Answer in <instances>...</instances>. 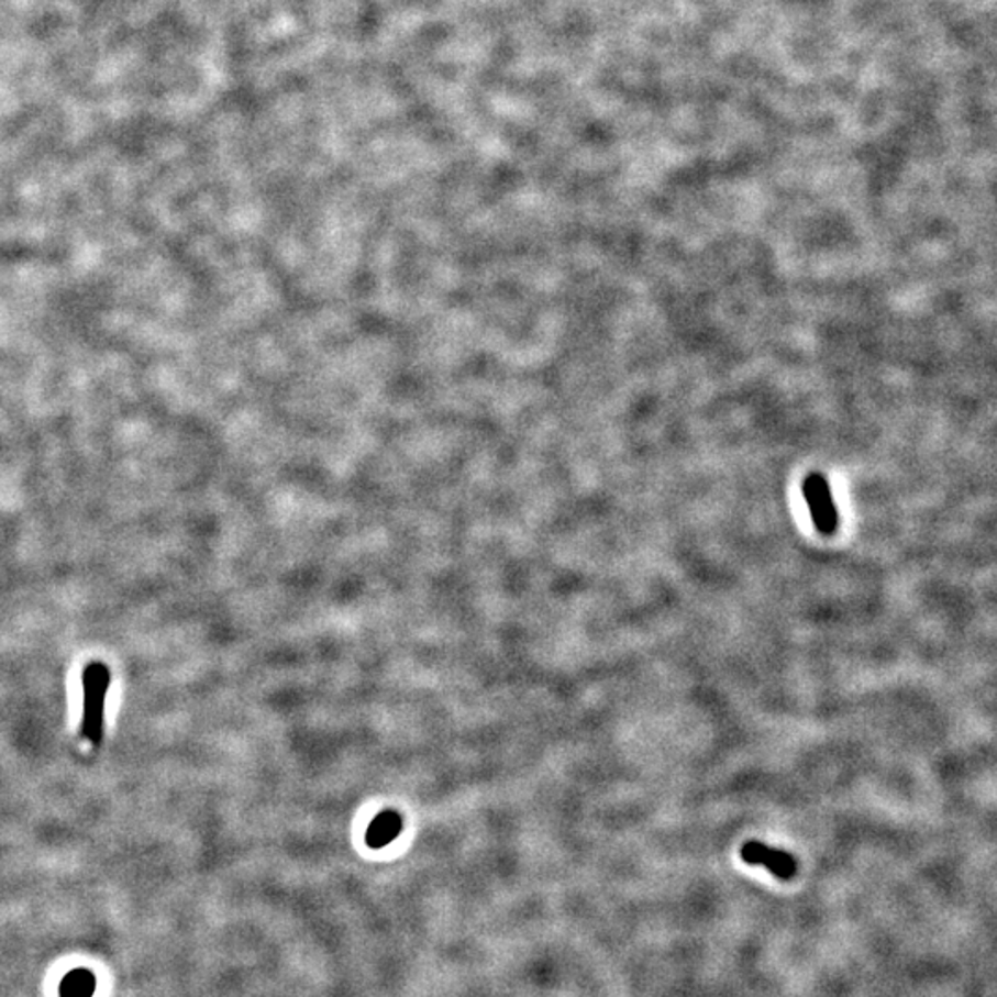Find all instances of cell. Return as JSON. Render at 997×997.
<instances>
[{
    "label": "cell",
    "instance_id": "277c9868",
    "mask_svg": "<svg viewBox=\"0 0 997 997\" xmlns=\"http://www.w3.org/2000/svg\"><path fill=\"white\" fill-rule=\"evenodd\" d=\"M399 831H401V817L396 811H387V813L379 815L374 820V824L369 826L366 841L372 848L387 846L388 842H392L399 835Z\"/></svg>",
    "mask_w": 997,
    "mask_h": 997
},
{
    "label": "cell",
    "instance_id": "7a4b0ae2",
    "mask_svg": "<svg viewBox=\"0 0 997 997\" xmlns=\"http://www.w3.org/2000/svg\"><path fill=\"white\" fill-rule=\"evenodd\" d=\"M801 488H804V499H806L817 531L824 536H831L839 527V513H837L835 501L831 496L830 483L826 480L824 475L811 473L804 480Z\"/></svg>",
    "mask_w": 997,
    "mask_h": 997
},
{
    "label": "cell",
    "instance_id": "5b68a950",
    "mask_svg": "<svg viewBox=\"0 0 997 997\" xmlns=\"http://www.w3.org/2000/svg\"><path fill=\"white\" fill-rule=\"evenodd\" d=\"M97 988V979L92 972L86 968H78L65 975L59 986V996L62 997H92Z\"/></svg>",
    "mask_w": 997,
    "mask_h": 997
},
{
    "label": "cell",
    "instance_id": "6da1fadb",
    "mask_svg": "<svg viewBox=\"0 0 997 997\" xmlns=\"http://www.w3.org/2000/svg\"><path fill=\"white\" fill-rule=\"evenodd\" d=\"M111 673L102 662L87 663L81 676L84 687V716L81 735L92 746H100L104 738L106 698L110 691Z\"/></svg>",
    "mask_w": 997,
    "mask_h": 997
},
{
    "label": "cell",
    "instance_id": "3957f363",
    "mask_svg": "<svg viewBox=\"0 0 997 997\" xmlns=\"http://www.w3.org/2000/svg\"><path fill=\"white\" fill-rule=\"evenodd\" d=\"M741 860L746 865L765 866L771 874L784 879V882L793 879L796 876V871H798L795 857L789 852H782V850H776V848L767 846L762 841L744 842L743 848H741Z\"/></svg>",
    "mask_w": 997,
    "mask_h": 997
}]
</instances>
